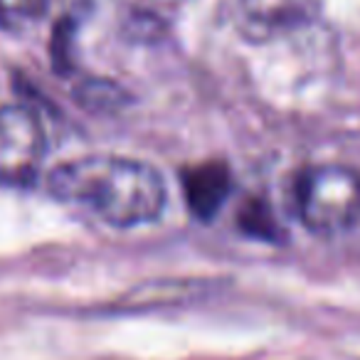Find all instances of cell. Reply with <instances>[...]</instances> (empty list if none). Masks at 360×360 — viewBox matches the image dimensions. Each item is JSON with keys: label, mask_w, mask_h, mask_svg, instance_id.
Returning <instances> with one entry per match:
<instances>
[{"label": "cell", "mask_w": 360, "mask_h": 360, "mask_svg": "<svg viewBox=\"0 0 360 360\" xmlns=\"http://www.w3.org/2000/svg\"><path fill=\"white\" fill-rule=\"evenodd\" d=\"M52 198L86 207L111 227H141L165 210L163 175L150 163L126 155H82L60 163L47 178Z\"/></svg>", "instance_id": "cell-1"}, {"label": "cell", "mask_w": 360, "mask_h": 360, "mask_svg": "<svg viewBox=\"0 0 360 360\" xmlns=\"http://www.w3.org/2000/svg\"><path fill=\"white\" fill-rule=\"evenodd\" d=\"M299 217L316 235L343 232L360 220V173L348 165H311L296 186Z\"/></svg>", "instance_id": "cell-2"}, {"label": "cell", "mask_w": 360, "mask_h": 360, "mask_svg": "<svg viewBox=\"0 0 360 360\" xmlns=\"http://www.w3.org/2000/svg\"><path fill=\"white\" fill-rule=\"evenodd\" d=\"M45 158V131L30 106H0V186H30Z\"/></svg>", "instance_id": "cell-3"}, {"label": "cell", "mask_w": 360, "mask_h": 360, "mask_svg": "<svg viewBox=\"0 0 360 360\" xmlns=\"http://www.w3.org/2000/svg\"><path fill=\"white\" fill-rule=\"evenodd\" d=\"M232 191V173L227 163L207 160L183 173V195L198 220L207 222L222 210Z\"/></svg>", "instance_id": "cell-4"}, {"label": "cell", "mask_w": 360, "mask_h": 360, "mask_svg": "<svg viewBox=\"0 0 360 360\" xmlns=\"http://www.w3.org/2000/svg\"><path fill=\"white\" fill-rule=\"evenodd\" d=\"M247 20L262 30H294L314 22L321 13V0H240Z\"/></svg>", "instance_id": "cell-5"}, {"label": "cell", "mask_w": 360, "mask_h": 360, "mask_svg": "<svg viewBox=\"0 0 360 360\" xmlns=\"http://www.w3.org/2000/svg\"><path fill=\"white\" fill-rule=\"evenodd\" d=\"M75 101L91 114H119L129 106L131 96L119 82L86 77L75 86Z\"/></svg>", "instance_id": "cell-6"}, {"label": "cell", "mask_w": 360, "mask_h": 360, "mask_svg": "<svg viewBox=\"0 0 360 360\" xmlns=\"http://www.w3.org/2000/svg\"><path fill=\"white\" fill-rule=\"evenodd\" d=\"M207 284V281H205ZM202 281H160V284L139 286L129 296L126 309H150V306H170V304H186L191 299H198L207 286Z\"/></svg>", "instance_id": "cell-7"}, {"label": "cell", "mask_w": 360, "mask_h": 360, "mask_svg": "<svg viewBox=\"0 0 360 360\" xmlns=\"http://www.w3.org/2000/svg\"><path fill=\"white\" fill-rule=\"evenodd\" d=\"M237 225H240L242 232L257 237V240H279V225L274 220V212H271L269 202L262 200V198H250V200L242 202L240 212H237Z\"/></svg>", "instance_id": "cell-8"}, {"label": "cell", "mask_w": 360, "mask_h": 360, "mask_svg": "<svg viewBox=\"0 0 360 360\" xmlns=\"http://www.w3.org/2000/svg\"><path fill=\"white\" fill-rule=\"evenodd\" d=\"M50 8V0H0V27H25L40 20Z\"/></svg>", "instance_id": "cell-9"}, {"label": "cell", "mask_w": 360, "mask_h": 360, "mask_svg": "<svg viewBox=\"0 0 360 360\" xmlns=\"http://www.w3.org/2000/svg\"><path fill=\"white\" fill-rule=\"evenodd\" d=\"M72 37H75V22L70 18L60 20L52 32V62H55L57 72H70L72 70Z\"/></svg>", "instance_id": "cell-10"}, {"label": "cell", "mask_w": 360, "mask_h": 360, "mask_svg": "<svg viewBox=\"0 0 360 360\" xmlns=\"http://www.w3.org/2000/svg\"><path fill=\"white\" fill-rule=\"evenodd\" d=\"M129 35L141 42H153L163 35V22L153 15V13H134L126 22Z\"/></svg>", "instance_id": "cell-11"}]
</instances>
